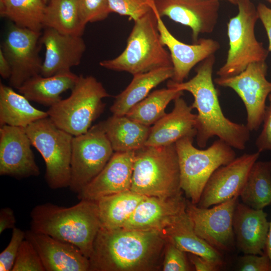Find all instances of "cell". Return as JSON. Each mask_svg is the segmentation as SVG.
<instances>
[{
  "instance_id": "obj_19",
  "label": "cell",
  "mask_w": 271,
  "mask_h": 271,
  "mask_svg": "<svg viewBox=\"0 0 271 271\" xmlns=\"http://www.w3.org/2000/svg\"><path fill=\"white\" fill-rule=\"evenodd\" d=\"M25 233L45 271H89V258L74 244L31 229Z\"/></svg>"
},
{
  "instance_id": "obj_9",
  "label": "cell",
  "mask_w": 271,
  "mask_h": 271,
  "mask_svg": "<svg viewBox=\"0 0 271 271\" xmlns=\"http://www.w3.org/2000/svg\"><path fill=\"white\" fill-rule=\"evenodd\" d=\"M32 145L40 153L46 166L45 178L50 189L69 187L73 137L57 126L48 116L25 128Z\"/></svg>"
},
{
  "instance_id": "obj_34",
  "label": "cell",
  "mask_w": 271,
  "mask_h": 271,
  "mask_svg": "<svg viewBox=\"0 0 271 271\" xmlns=\"http://www.w3.org/2000/svg\"><path fill=\"white\" fill-rule=\"evenodd\" d=\"M110 13L128 16L134 22L152 10L151 0H108Z\"/></svg>"
},
{
  "instance_id": "obj_1",
  "label": "cell",
  "mask_w": 271,
  "mask_h": 271,
  "mask_svg": "<svg viewBox=\"0 0 271 271\" xmlns=\"http://www.w3.org/2000/svg\"><path fill=\"white\" fill-rule=\"evenodd\" d=\"M167 241L157 231L100 228L89 258V271H155Z\"/></svg>"
},
{
  "instance_id": "obj_2",
  "label": "cell",
  "mask_w": 271,
  "mask_h": 271,
  "mask_svg": "<svg viewBox=\"0 0 271 271\" xmlns=\"http://www.w3.org/2000/svg\"><path fill=\"white\" fill-rule=\"evenodd\" d=\"M215 62L212 54L196 68V74L191 79L181 83L171 80L167 85L193 95L191 107L198 112L196 137L200 148H205L211 138L217 137L233 148L243 150L250 139V131L246 125L234 122L223 114L212 79Z\"/></svg>"
},
{
  "instance_id": "obj_33",
  "label": "cell",
  "mask_w": 271,
  "mask_h": 271,
  "mask_svg": "<svg viewBox=\"0 0 271 271\" xmlns=\"http://www.w3.org/2000/svg\"><path fill=\"white\" fill-rule=\"evenodd\" d=\"M183 94V91L172 87L156 90L133 106L125 115L150 126L166 114L165 109L169 103Z\"/></svg>"
},
{
  "instance_id": "obj_12",
  "label": "cell",
  "mask_w": 271,
  "mask_h": 271,
  "mask_svg": "<svg viewBox=\"0 0 271 271\" xmlns=\"http://www.w3.org/2000/svg\"><path fill=\"white\" fill-rule=\"evenodd\" d=\"M41 34L13 23L9 26L0 49L12 68L9 80L12 88L18 89L30 78L41 74L43 61L39 54Z\"/></svg>"
},
{
  "instance_id": "obj_11",
  "label": "cell",
  "mask_w": 271,
  "mask_h": 271,
  "mask_svg": "<svg viewBox=\"0 0 271 271\" xmlns=\"http://www.w3.org/2000/svg\"><path fill=\"white\" fill-rule=\"evenodd\" d=\"M267 65L264 61L253 62L239 74L228 77H218L214 82L233 89L242 100L247 113L246 125L250 131L262 123L266 98L271 94V82L266 79Z\"/></svg>"
},
{
  "instance_id": "obj_35",
  "label": "cell",
  "mask_w": 271,
  "mask_h": 271,
  "mask_svg": "<svg viewBox=\"0 0 271 271\" xmlns=\"http://www.w3.org/2000/svg\"><path fill=\"white\" fill-rule=\"evenodd\" d=\"M12 271H45L38 252L26 238L21 245Z\"/></svg>"
},
{
  "instance_id": "obj_5",
  "label": "cell",
  "mask_w": 271,
  "mask_h": 271,
  "mask_svg": "<svg viewBox=\"0 0 271 271\" xmlns=\"http://www.w3.org/2000/svg\"><path fill=\"white\" fill-rule=\"evenodd\" d=\"M162 44L156 15L152 9L134 25L123 51L118 56L100 62L107 69L124 71L132 75L162 67L172 66L170 53Z\"/></svg>"
},
{
  "instance_id": "obj_28",
  "label": "cell",
  "mask_w": 271,
  "mask_h": 271,
  "mask_svg": "<svg viewBox=\"0 0 271 271\" xmlns=\"http://www.w3.org/2000/svg\"><path fill=\"white\" fill-rule=\"evenodd\" d=\"M49 116L47 111L34 107L25 96L12 87L0 83V125L26 128Z\"/></svg>"
},
{
  "instance_id": "obj_47",
  "label": "cell",
  "mask_w": 271,
  "mask_h": 271,
  "mask_svg": "<svg viewBox=\"0 0 271 271\" xmlns=\"http://www.w3.org/2000/svg\"><path fill=\"white\" fill-rule=\"evenodd\" d=\"M43 1H44V2L46 4H47L48 3V2L49 1V0H43Z\"/></svg>"
},
{
  "instance_id": "obj_37",
  "label": "cell",
  "mask_w": 271,
  "mask_h": 271,
  "mask_svg": "<svg viewBox=\"0 0 271 271\" xmlns=\"http://www.w3.org/2000/svg\"><path fill=\"white\" fill-rule=\"evenodd\" d=\"M186 252L172 243L167 242L163 256L164 271H189L192 270Z\"/></svg>"
},
{
  "instance_id": "obj_41",
  "label": "cell",
  "mask_w": 271,
  "mask_h": 271,
  "mask_svg": "<svg viewBox=\"0 0 271 271\" xmlns=\"http://www.w3.org/2000/svg\"><path fill=\"white\" fill-rule=\"evenodd\" d=\"M256 8L259 19L263 24L268 38L269 43L268 50L271 52V8L262 3H259ZM268 97L271 103V94Z\"/></svg>"
},
{
  "instance_id": "obj_29",
  "label": "cell",
  "mask_w": 271,
  "mask_h": 271,
  "mask_svg": "<svg viewBox=\"0 0 271 271\" xmlns=\"http://www.w3.org/2000/svg\"><path fill=\"white\" fill-rule=\"evenodd\" d=\"M145 197L130 190L103 197L96 201L101 228L123 227Z\"/></svg>"
},
{
  "instance_id": "obj_42",
  "label": "cell",
  "mask_w": 271,
  "mask_h": 271,
  "mask_svg": "<svg viewBox=\"0 0 271 271\" xmlns=\"http://www.w3.org/2000/svg\"><path fill=\"white\" fill-rule=\"evenodd\" d=\"M188 259L196 271H216L220 267L207 259L191 253H188Z\"/></svg>"
},
{
  "instance_id": "obj_27",
  "label": "cell",
  "mask_w": 271,
  "mask_h": 271,
  "mask_svg": "<svg viewBox=\"0 0 271 271\" xmlns=\"http://www.w3.org/2000/svg\"><path fill=\"white\" fill-rule=\"evenodd\" d=\"M79 75L71 71L45 77L41 74L26 81L17 90L30 101L51 106L61 99V94L72 89Z\"/></svg>"
},
{
  "instance_id": "obj_39",
  "label": "cell",
  "mask_w": 271,
  "mask_h": 271,
  "mask_svg": "<svg viewBox=\"0 0 271 271\" xmlns=\"http://www.w3.org/2000/svg\"><path fill=\"white\" fill-rule=\"evenodd\" d=\"M240 271H271V260L266 251L262 255L244 254L238 261Z\"/></svg>"
},
{
  "instance_id": "obj_43",
  "label": "cell",
  "mask_w": 271,
  "mask_h": 271,
  "mask_svg": "<svg viewBox=\"0 0 271 271\" xmlns=\"http://www.w3.org/2000/svg\"><path fill=\"white\" fill-rule=\"evenodd\" d=\"M16 219L14 211L6 207L0 210V234L9 229L16 227Z\"/></svg>"
},
{
  "instance_id": "obj_13",
  "label": "cell",
  "mask_w": 271,
  "mask_h": 271,
  "mask_svg": "<svg viewBox=\"0 0 271 271\" xmlns=\"http://www.w3.org/2000/svg\"><path fill=\"white\" fill-rule=\"evenodd\" d=\"M238 202L236 196L209 208L187 200L186 212L200 237L220 251H230L234 246L233 217Z\"/></svg>"
},
{
  "instance_id": "obj_40",
  "label": "cell",
  "mask_w": 271,
  "mask_h": 271,
  "mask_svg": "<svg viewBox=\"0 0 271 271\" xmlns=\"http://www.w3.org/2000/svg\"><path fill=\"white\" fill-rule=\"evenodd\" d=\"M261 131L255 141L257 151H271V103L266 106Z\"/></svg>"
},
{
  "instance_id": "obj_21",
  "label": "cell",
  "mask_w": 271,
  "mask_h": 271,
  "mask_svg": "<svg viewBox=\"0 0 271 271\" xmlns=\"http://www.w3.org/2000/svg\"><path fill=\"white\" fill-rule=\"evenodd\" d=\"M186 202L182 194L169 198L146 196L123 227L160 232L186 211Z\"/></svg>"
},
{
  "instance_id": "obj_22",
  "label": "cell",
  "mask_w": 271,
  "mask_h": 271,
  "mask_svg": "<svg viewBox=\"0 0 271 271\" xmlns=\"http://www.w3.org/2000/svg\"><path fill=\"white\" fill-rule=\"evenodd\" d=\"M263 209H254L239 201L233 217L238 249L244 254L262 255L265 251L270 222Z\"/></svg>"
},
{
  "instance_id": "obj_32",
  "label": "cell",
  "mask_w": 271,
  "mask_h": 271,
  "mask_svg": "<svg viewBox=\"0 0 271 271\" xmlns=\"http://www.w3.org/2000/svg\"><path fill=\"white\" fill-rule=\"evenodd\" d=\"M46 7L43 0H0V15L19 27L41 32Z\"/></svg>"
},
{
  "instance_id": "obj_7",
  "label": "cell",
  "mask_w": 271,
  "mask_h": 271,
  "mask_svg": "<svg viewBox=\"0 0 271 271\" xmlns=\"http://www.w3.org/2000/svg\"><path fill=\"white\" fill-rule=\"evenodd\" d=\"M110 96L92 76L80 75L67 98L50 106V118L59 128L77 136L86 132L103 111L104 98Z\"/></svg>"
},
{
  "instance_id": "obj_16",
  "label": "cell",
  "mask_w": 271,
  "mask_h": 271,
  "mask_svg": "<svg viewBox=\"0 0 271 271\" xmlns=\"http://www.w3.org/2000/svg\"><path fill=\"white\" fill-rule=\"evenodd\" d=\"M162 17L189 27L195 43L200 34L212 33L217 23L220 0H154Z\"/></svg>"
},
{
  "instance_id": "obj_10",
  "label": "cell",
  "mask_w": 271,
  "mask_h": 271,
  "mask_svg": "<svg viewBox=\"0 0 271 271\" xmlns=\"http://www.w3.org/2000/svg\"><path fill=\"white\" fill-rule=\"evenodd\" d=\"M114 151L100 123L74 136L69 188L78 195L101 172Z\"/></svg>"
},
{
  "instance_id": "obj_38",
  "label": "cell",
  "mask_w": 271,
  "mask_h": 271,
  "mask_svg": "<svg viewBox=\"0 0 271 271\" xmlns=\"http://www.w3.org/2000/svg\"><path fill=\"white\" fill-rule=\"evenodd\" d=\"M26 233L16 227L13 229L11 240L0 253V270L12 271L21 245L25 239Z\"/></svg>"
},
{
  "instance_id": "obj_14",
  "label": "cell",
  "mask_w": 271,
  "mask_h": 271,
  "mask_svg": "<svg viewBox=\"0 0 271 271\" xmlns=\"http://www.w3.org/2000/svg\"><path fill=\"white\" fill-rule=\"evenodd\" d=\"M260 153L244 154L216 170L203 189L199 207L209 208L239 195Z\"/></svg>"
},
{
  "instance_id": "obj_15",
  "label": "cell",
  "mask_w": 271,
  "mask_h": 271,
  "mask_svg": "<svg viewBox=\"0 0 271 271\" xmlns=\"http://www.w3.org/2000/svg\"><path fill=\"white\" fill-rule=\"evenodd\" d=\"M25 128L8 125L0 127V175L17 179L36 177L40 171Z\"/></svg>"
},
{
  "instance_id": "obj_30",
  "label": "cell",
  "mask_w": 271,
  "mask_h": 271,
  "mask_svg": "<svg viewBox=\"0 0 271 271\" xmlns=\"http://www.w3.org/2000/svg\"><path fill=\"white\" fill-rule=\"evenodd\" d=\"M43 26L62 34L82 36L86 25L81 19L77 0H49Z\"/></svg>"
},
{
  "instance_id": "obj_24",
  "label": "cell",
  "mask_w": 271,
  "mask_h": 271,
  "mask_svg": "<svg viewBox=\"0 0 271 271\" xmlns=\"http://www.w3.org/2000/svg\"><path fill=\"white\" fill-rule=\"evenodd\" d=\"M160 233L170 242L186 253L201 256L220 268L224 264L219 250L209 244L194 231L192 222L185 211Z\"/></svg>"
},
{
  "instance_id": "obj_48",
  "label": "cell",
  "mask_w": 271,
  "mask_h": 271,
  "mask_svg": "<svg viewBox=\"0 0 271 271\" xmlns=\"http://www.w3.org/2000/svg\"><path fill=\"white\" fill-rule=\"evenodd\" d=\"M270 3H271V0H267Z\"/></svg>"
},
{
  "instance_id": "obj_45",
  "label": "cell",
  "mask_w": 271,
  "mask_h": 271,
  "mask_svg": "<svg viewBox=\"0 0 271 271\" xmlns=\"http://www.w3.org/2000/svg\"><path fill=\"white\" fill-rule=\"evenodd\" d=\"M265 251L271 260V222H270L269 230L267 234Z\"/></svg>"
},
{
  "instance_id": "obj_8",
  "label": "cell",
  "mask_w": 271,
  "mask_h": 271,
  "mask_svg": "<svg viewBox=\"0 0 271 271\" xmlns=\"http://www.w3.org/2000/svg\"><path fill=\"white\" fill-rule=\"evenodd\" d=\"M236 1L238 13L227 23L226 60L216 73L220 77L239 74L250 63L265 61L269 53L255 35V26L259 19L257 8L251 0Z\"/></svg>"
},
{
  "instance_id": "obj_31",
  "label": "cell",
  "mask_w": 271,
  "mask_h": 271,
  "mask_svg": "<svg viewBox=\"0 0 271 271\" xmlns=\"http://www.w3.org/2000/svg\"><path fill=\"white\" fill-rule=\"evenodd\" d=\"M239 197L243 203L254 209L271 204V161L254 163Z\"/></svg>"
},
{
  "instance_id": "obj_26",
  "label": "cell",
  "mask_w": 271,
  "mask_h": 271,
  "mask_svg": "<svg viewBox=\"0 0 271 271\" xmlns=\"http://www.w3.org/2000/svg\"><path fill=\"white\" fill-rule=\"evenodd\" d=\"M114 152H135L145 146L150 126L126 115H115L99 122Z\"/></svg>"
},
{
  "instance_id": "obj_25",
  "label": "cell",
  "mask_w": 271,
  "mask_h": 271,
  "mask_svg": "<svg viewBox=\"0 0 271 271\" xmlns=\"http://www.w3.org/2000/svg\"><path fill=\"white\" fill-rule=\"evenodd\" d=\"M174 74L173 66L162 67L133 75L128 85L116 95L110 110L113 115H125L136 104L145 98L157 86Z\"/></svg>"
},
{
  "instance_id": "obj_46",
  "label": "cell",
  "mask_w": 271,
  "mask_h": 271,
  "mask_svg": "<svg viewBox=\"0 0 271 271\" xmlns=\"http://www.w3.org/2000/svg\"><path fill=\"white\" fill-rule=\"evenodd\" d=\"M225 1H228V2L232 4L236 5V0H225Z\"/></svg>"
},
{
  "instance_id": "obj_23",
  "label": "cell",
  "mask_w": 271,
  "mask_h": 271,
  "mask_svg": "<svg viewBox=\"0 0 271 271\" xmlns=\"http://www.w3.org/2000/svg\"><path fill=\"white\" fill-rule=\"evenodd\" d=\"M192 109L181 96L176 98L172 111L151 127L145 146H166L186 137H195L197 114Z\"/></svg>"
},
{
  "instance_id": "obj_4",
  "label": "cell",
  "mask_w": 271,
  "mask_h": 271,
  "mask_svg": "<svg viewBox=\"0 0 271 271\" xmlns=\"http://www.w3.org/2000/svg\"><path fill=\"white\" fill-rule=\"evenodd\" d=\"M130 190L160 198L182 194L175 144L144 146L135 151Z\"/></svg>"
},
{
  "instance_id": "obj_3",
  "label": "cell",
  "mask_w": 271,
  "mask_h": 271,
  "mask_svg": "<svg viewBox=\"0 0 271 271\" xmlns=\"http://www.w3.org/2000/svg\"><path fill=\"white\" fill-rule=\"evenodd\" d=\"M80 200L69 207L36 205L30 212V229L74 244L89 258L101 225L97 202Z\"/></svg>"
},
{
  "instance_id": "obj_17",
  "label": "cell",
  "mask_w": 271,
  "mask_h": 271,
  "mask_svg": "<svg viewBox=\"0 0 271 271\" xmlns=\"http://www.w3.org/2000/svg\"><path fill=\"white\" fill-rule=\"evenodd\" d=\"M151 5L157 16L161 42L170 51L174 70L171 80L182 82L195 65L219 49L220 44L212 39H200L191 45L178 40L167 28L156 9L154 0H151Z\"/></svg>"
},
{
  "instance_id": "obj_6",
  "label": "cell",
  "mask_w": 271,
  "mask_h": 271,
  "mask_svg": "<svg viewBox=\"0 0 271 271\" xmlns=\"http://www.w3.org/2000/svg\"><path fill=\"white\" fill-rule=\"evenodd\" d=\"M193 138H183L175 143V146L182 190L192 203L197 204L212 174L233 161L236 154L232 147L219 139L208 148L198 149L193 144Z\"/></svg>"
},
{
  "instance_id": "obj_20",
  "label": "cell",
  "mask_w": 271,
  "mask_h": 271,
  "mask_svg": "<svg viewBox=\"0 0 271 271\" xmlns=\"http://www.w3.org/2000/svg\"><path fill=\"white\" fill-rule=\"evenodd\" d=\"M135 152H114L101 172L84 188L79 200L97 201L130 190Z\"/></svg>"
},
{
  "instance_id": "obj_18",
  "label": "cell",
  "mask_w": 271,
  "mask_h": 271,
  "mask_svg": "<svg viewBox=\"0 0 271 271\" xmlns=\"http://www.w3.org/2000/svg\"><path fill=\"white\" fill-rule=\"evenodd\" d=\"M45 48L41 75L47 77L70 72L78 65L86 50L82 36L61 33L45 28L40 38Z\"/></svg>"
},
{
  "instance_id": "obj_36",
  "label": "cell",
  "mask_w": 271,
  "mask_h": 271,
  "mask_svg": "<svg viewBox=\"0 0 271 271\" xmlns=\"http://www.w3.org/2000/svg\"><path fill=\"white\" fill-rule=\"evenodd\" d=\"M79 15L85 25L101 21L110 11L108 0H77Z\"/></svg>"
},
{
  "instance_id": "obj_44",
  "label": "cell",
  "mask_w": 271,
  "mask_h": 271,
  "mask_svg": "<svg viewBox=\"0 0 271 271\" xmlns=\"http://www.w3.org/2000/svg\"><path fill=\"white\" fill-rule=\"evenodd\" d=\"M12 74V68L8 59L0 49V75L5 79H9Z\"/></svg>"
}]
</instances>
